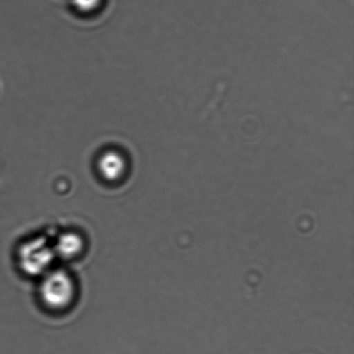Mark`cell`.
Wrapping results in <instances>:
<instances>
[{
	"instance_id": "cell-1",
	"label": "cell",
	"mask_w": 354,
	"mask_h": 354,
	"mask_svg": "<svg viewBox=\"0 0 354 354\" xmlns=\"http://www.w3.org/2000/svg\"><path fill=\"white\" fill-rule=\"evenodd\" d=\"M39 295L41 301L50 310H67L75 299V279L65 270L52 269L41 277Z\"/></svg>"
},
{
	"instance_id": "cell-2",
	"label": "cell",
	"mask_w": 354,
	"mask_h": 354,
	"mask_svg": "<svg viewBox=\"0 0 354 354\" xmlns=\"http://www.w3.org/2000/svg\"><path fill=\"white\" fill-rule=\"evenodd\" d=\"M57 256L53 245L45 238L37 237L24 242L17 252L20 269L30 277H43L53 269Z\"/></svg>"
},
{
	"instance_id": "cell-3",
	"label": "cell",
	"mask_w": 354,
	"mask_h": 354,
	"mask_svg": "<svg viewBox=\"0 0 354 354\" xmlns=\"http://www.w3.org/2000/svg\"><path fill=\"white\" fill-rule=\"evenodd\" d=\"M127 171L126 159L116 151H106L100 156L98 161V171L107 182H118Z\"/></svg>"
},
{
	"instance_id": "cell-4",
	"label": "cell",
	"mask_w": 354,
	"mask_h": 354,
	"mask_svg": "<svg viewBox=\"0 0 354 354\" xmlns=\"http://www.w3.org/2000/svg\"><path fill=\"white\" fill-rule=\"evenodd\" d=\"M57 258L71 260L77 258L84 249V241L75 232H66L61 234L53 245Z\"/></svg>"
},
{
	"instance_id": "cell-5",
	"label": "cell",
	"mask_w": 354,
	"mask_h": 354,
	"mask_svg": "<svg viewBox=\"0 0 354 354\" xmlns=\"http://www.w3.org/2000/svg\"><path fill=\"white\" fill-rule=\"evenodd\" d=\"M100 0H73V3L80 12L88 13L99 6Z\"/></svg>"
}]
</instances>
